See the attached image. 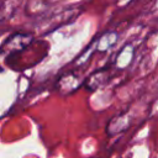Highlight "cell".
Here are the masks:
<instances>
[{"instance_id":"1","label":"cell","mask_w":158,"mask_h":158,"mask_svg":"<svg viewBox=\"0 0 158 158\" xmlns=\"http://www.w3.org/2000/svg\"><path fill=\"white\" fill-rule=\"evenodd\" d=\"M91 158H96V157H91Z\"/></svg>"}]
</instances>
